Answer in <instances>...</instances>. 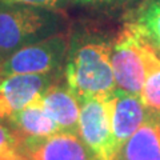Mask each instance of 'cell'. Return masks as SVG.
<instances>
[{
  "mask_svg": "<svg viewBox=\"0 0 160 160\" xmlns=\"http://www.w3.org/2000/svg\"><path fill=\"white\" fill-rule=\"evenodd\" d=\"M111 100L92 98L82 102L78 133L93 160H116L118 149L111 123Z\"/></svg>",
  "mask_w": 160,
  "mask_h": 160,
  "instance_id": "cell-5",
  "label": "cell"
},
{
  "mask_svg": "<svg viewBox=\"0 0 160 160\" xmlns=\"http://www.w3.org/2000/svg\"><path fill=\"white\" fill-rule=\"evenodd\" d=\"M58 23L53 9L0 2V63L16 49L49 36Z\"/></svg>",
  "mask_w": 160,
  "mask_h": 160,
  "instance_id": "cell-2",
  "label": "cell"
},
{
  "mask_svg": "<svg viewBox=\"0 0 160 160\" xmlns=\"http://www.w3.org/2000/svg\"><path fill=\"white\" fill-rule=\"evenodd\" d=\"M116 160H160V118L149 115L122 147Z\"/></svg>",
  "mask_w": 160,
  "mask_h": 160,
  "instance_id": "cell-11",
  "label": "cell"
},
{
  "mask_svg": "<svg viewBox=\"0 0 160 160\" xmlns=\"http://www.w3.org/2000/svg\"><path fill=\"white\" fill-rule=\"evenodd\" d=\"M53 75H13L0 82V122L42 98Z\"/></svg>",
  "mask_w": 160,
  "mask_h": 160,
  "instance_id": "cell-7",
  "label": "cell"
},
{
  "mask_svg": "<svg viewBox=\"0 0 160 160\" xmlns=\"http://www.w3.org/2000/svg\"><path fill=\"white\" fill-rule=\"evenodd\" d=\"M80 4H112L119 0H73Z\"/></svg>",
  "mask_w": 160,
  "mask_h": 160,
  "instance_id": "cell-16",
  "label": "cell"
},
{
  "mask_svg": "<svg viewBox=\"0 0 160 160\" xmlns=\"http://www.w3.org/2000/svg\"><path fill=\"white\" fill-rule=\"evenodd\" d=\"M64 33H53L16 49L0 63L3 79L13 75H55L69 49Z\"/></svg>",
  "mask_w": 160,
  "mask_h": 160,
  "instance_id": "cell-4",
  "label": "cell"
},
{
  "mask_svg": "<svg viewBox=\"0 0 160 160\" xmlns=\"http://www.w3.org/2000/svg\"><path fill=\"white\" fill-rule=\"evenodd\" d=\"M20 155L27 160H93L78 133L64 131L22 144Z\"/></svg>",
  "mask_w": 160,
  "mask_h": 160,
  "instance_id": "cell-6",
  "label": "cell"
},
{
  "mask_svg": "<svg viewBox=\"0 0 160 160\" xmlns=\"http://www.w3.org/2000/svg\"><path fill=\"white\" fill-rule=\"evenodd\" d=\"M7 120L11 126V131L18 139L19 149L24 143L46 138L60 131L56 122L47 112L42 98L33 100Z\"/></svg>",
  "mask_w": 160,
  "mask_h": 160,
  "instance_id": "cell-9",
  "label": "cell"
},
{
  "mask_svg": "<svg viewBox=\"0 0 160 160\" xmlns=\"http://www.w3.org/2000/svg\"><path fill=\"white\" fill-rule=\"evenodd\" d=\"M158 56L156 49L127 23L112 42L111 63L116 88L140 96L147 73Z\"/></svg>",
  "mask_w": 160,
  "mask_h": 160,
  "instance_id": "cell-3",
  "label": "cell"
},
{
  "mask_svg": "<svg viewBox=\"0 0 160 160\" xmlns=\"http://www.w3.org/2000/svg\"><path fill=\"white\" fill-rule=\"evenodd\" d=\"M3 3L9 4H24V6H32L39 8H47V9H59L69 2V0H0Z\"/></svg>",
  "mask_w": 160,
  "mask_h": 160,
  "instance_id": "cell-15",
  "label": "cell"
},
{
  "mask_svg": "<svg viewBox=\"0 0 160 160\" xmlns=\"http://www.w3.org/2000/svg\"><path fill=\"white\" fill-rule=\"evenodd\" d=\"M42 102L47 112L56 122L60 131L78 133L82 103L68 88L67 83H51L43 92Z\"/></svg>",
  "mask_w": 160,
  "mask_h": 160,
  "instance_id": "cell-10",
  "label": "cell"
},
{
  "mask_svg": "<svg viewBox=\"0 0 160 160\" xmlns=\"http://www.w3.org/2000/svg\"><path fill=\"white\" fill-rule=\"evenodd\" d=\"M20 156L18 139L15 138L11 128L0 123V160Z\"/></svg>",
  "mask_w": 160,
  "mask_h": 160,
  "instance_id": "cell-14",
  "label": "cell"
},
{
  "mask_svg": "<svg viewBox=\"0 0 160 160\" xmlns=\"http://www.w3.org/2000/svg\"><path fill=\"white\" fill-rule=\"evenodd\" d=\"M111 52L112 44L96 36L78 38L69 46L64 78L80 103L92 98L106 99L116 91Z\"/></svg>",
  "mask_w": 160,
  "mask_h": 160,
  "instance_id": "cell-1",
  "label": "cell"
},
{
  "mask_svg": "<svg viewBox=\"0 0 160 160\" xmlns=\"http://www.w3.org/2000/svg\"><path fill=\"white\" fill-rule=\"evenodd\" d=\"M148 116L149 113L139 95H132L116 88L111 100V123L118 155Z\"/></svg>",
  "mask_w": 160,
  "mask_h": 160,
  "instance_id": "cell-8",
  "label": "cell"
},
{
  "mask_svg": "<svg viewBox=\"0 0 160 160\" xmlns=\"http://www.w3.org/2000/svg\"><path fill=\"white\" fill-rule=\"evenodd\" d=\"M128 23L160 55V0H146Z\"/></svg>",
  "mask_w": 160,
  "mask_h": 160,
  "instance_id": "cell-12",
  "label": "cell"
},
{
  "mask_svg": "<svg viewBox=\"0 0 160 160\" xmlns=\"http://www.w3.org/2000/svg\"><path fill=\"white\" fill-rule=\"evenodd\" d=\"M140 99L149 115L160 118V55L155 59L147 73Z\"/></svg>",
  "mask_w": 160,
  "mask_h": 160,
  "instance_id": "cell-13",
  "label": "cell"
},
{
  "mask_svg": "<svg viewBox=\"0 0 160 160\" xmlns=\"http://www.w3.org/2000/svg\"><path fill=\"white\" fill-rule=\"evenodd\" d=\"M7 160H27V159L24 158V156H22V155H20V156H16V158H11V159H7Z\"/></svg>",
  "mask_w": 160,
  "mask_h": 160,
  "instance_id": "cell-17",
  "label": "cell"
},
{
  "mask_svg": "<svg viewBox=\"0 0 160 160\" xmlns=\"http://www.w3.org/2000/svg\"><path fill=\"white\" fill-rule=\"evenodd\" d=\"M3 80V75H2V67H0V82Z\"/></svg>",
  "mask_w": 160,
  "mask_h": 160,
  "instance_id": "cell-18",
  "label": "cell"
}]
</instances>
